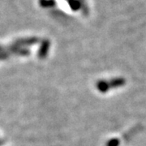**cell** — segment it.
<instances>
[{"label":"cell","mask_w":146,"mask_h":146,"mask_svg":"<svg viewBox=\"0 0 146 146\" xmlns=\"http://www.w3.org/2000/svg\"><path fill=\"white\" fill-rule=\"evenodd\" d=\"M10 54L9 52L7 50V48H6L3 51H0V60H4V59H7V58L9 57Z\"/></svg>","instance_id":"5"},{"label":"cell","mask_w":146,"mask_h":146,"mask_svg":"<svg viewBox=\"0 0 146 146\" xmlns=\"http://www.w3.org/2000/svg\"><path fill=\"white\" fill-rule=\"evenodd\" d=\"M3 144H4V141H2V140H0V145H2Z\"/></svg>","instance_id":"6"},{"label":"cell","mask_w":146,"mask_h":146,"mask_svg":"<svg viewBox=\"0 0 146 146\" xmlns=\"http://www.w3.org/2000/svg\"><path fill=\"white\" fill-rule=\"evenodd\" d=\"M38 42V38L36 37H27V38H21L18 39L12 43V46L17 47H24L33 46Z\"/></svg>","instance_id":"1"},{"label":"cell","mask_w":146,"mask_h":146,"mask_svg":"<svg viewBox=\"0 0 146 146\" xmlns=\"http://www.w3.org/2000/svg\"><path fill=\"white\" fill-rule=\"evenodd\" d=\"M7 50L9 52V54H14L16 55H21V56H26V55L30 54V51L26 48L14 46L12 45H11V46L7 47Z\"/></svg>","instance_id":"2"},{"label":"cell","mask_w":146,"mask_h":146,"mask_svg":"<svg viewBox=\"0 0 146 146\" xmlns=\"http://www.w3.org/2000/svg\"><path fill=\"white\" fill-rule=\"evenodd\" d=\"M40 4L44 7H52L54 4V2L53 0H40L39 1Z\"/></svg>","instance_id":"4"},{"label":"cell","mask_w":146,"mask_h":146,"mask_svg":"<svg viewBox=\"0 0 146 146\" xmlns=\"http://www.w3.org/2000/svg\"><path fill=\"white\" fill-rule=\"evenodd\" d=\"M50 47V42L48 41H43L42 43V46L40 47L39 50H38V56L40 58H44L46 55L47 51L49 50Z\"/></svg>","instance_id":"3"}]
</instances>
